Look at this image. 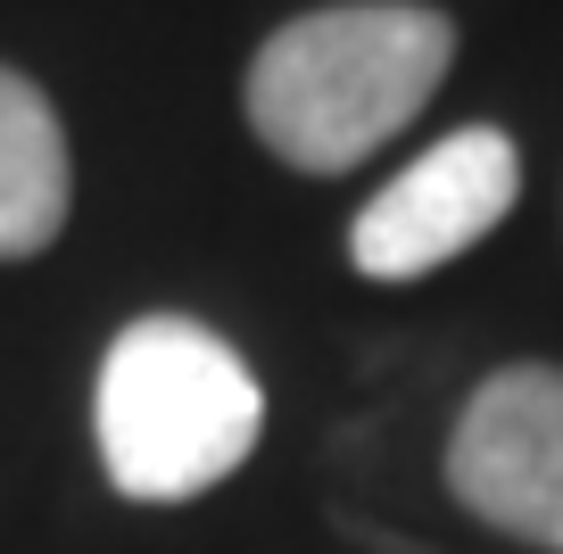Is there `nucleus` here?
<instances>
[{
  "label": "nucleus",
  "mask_w": 563,
  "mask_h": 554,
  "mask_svg": "<svg viewBox=\"0 0 563 554\" xmlns=\"http://www.w3.org/2000/svg\"><path fill=\"white\" fill-rule=\"evenodd\" d=\"M456 67V18L422 0H340L274 25L249 58V133L290 174H349L431 108Z\"/></svg>",
  "instance_id": "f257e3e1"
},
{
  "label": "nucleus",
  "mask_w": 563,
  "mask_h": 554,
  "mask_svg": "<svg viewBox=\"0 0 563 554\" xmlns=\"http://www.w3.org/2000/svg\"><path fill=\"white\" fill-rule=\"evenodd\" d=\"M265 389L199 314H133L91 381L100 472L133 505H191L257 455Z\"/></svg>",
  "instance_id": "f03ea898"
},
{
  "label": "nucleus",
  "mask_w": 563,
  "mask_h": 554,
  "mask_svg": "<svg viewBox=\"0 0 563 554\" xmlns=\"http://www.w3.org/2000/svg\"><path fill=\"white\" fill-rule=\"evenodd\" d=\"M514 199H522V149L497 124H456L356 208L349 265L365 281H422L489 241Z\"/></svg>",
  "instance_id": "7ed1b4c3"
},
{
  "label": "nucleus",
  "mask_w": 563,
  "mask_h": 554,
  "mask_svg": "<svg viewBox=\"0 0 563 554\" xmlns=\"http://www.w3.org/2000/svg\"><path fill=\"white\" fill-rule=\"evenodd\" d=\"M448 497L514 546L563 554V364H497L464 398Z\"/></svg>",
  "instance_id": "20e7f679"
},
{
  "label": "nucleus",
  "mask_w": 563,
  "mask_h": 554,
  "mask_svg": "<svg viewBox=\"0 0 563 554\" xmlns=\"http://www.w3.org/2000/svg\"><path fill=\"white\" fill-rule=\"evenodd\" d=\"M75 157L51 91L34 75L0 67V265H25L67 232Z\"/></svg>",
  "instance_id": "39448f33"
}]
</instances>
